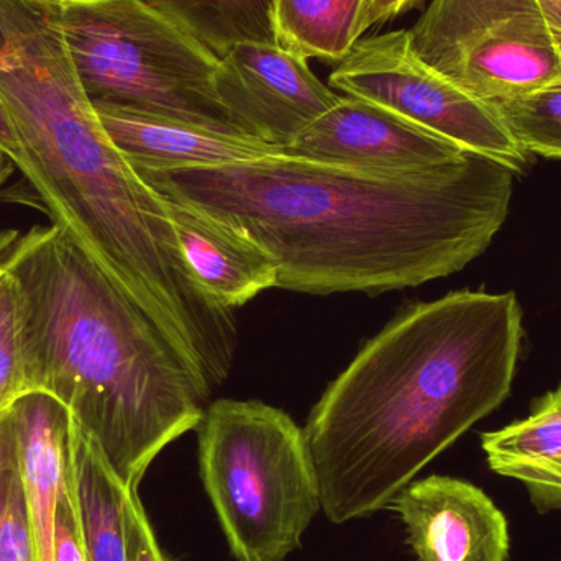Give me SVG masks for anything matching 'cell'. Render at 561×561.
Here are the masks:
<instances>
[{
    "label": "cell",
    "mask_w": 561,
    "mask_h": 561,
    "mask_svg": "<svg viewBox=\"0 0 561 561\" xmlns=\"http://www.w3.org/2000/svg\"><path fill=\"white\" fill-rule=\"evenodd\" d=\"M19 465L16 432L12 409L0 415V474Z\"/></svg>",
    "instance_id": "25"
},
{
    "label": "cell",
    "mask_w": 561,
    "mask_h": 561,
    "mask_svg": "<svg viewBox=\"0 0 561 561\" xmlns=\"http://www.w3.org/2000/svg\"><path fill=\"white\" fill-rule=\"evenodd\" d=\"M125 524H127V561H168L158 546L157 536L145 513L138 490L128 493Z\"/></svg>",
    "instance_id": "22"
},
{
    "label": "cell",
    "mask_w": 561,
    "mask_h": 561,
    "mask_svg": "<svg viewBox=\"0 0 561 561\" xmlns=\"http://www.w3.org/2000/svg\"><path fill=\"white\" fill-rule=\"evenodd\" d=\"M217 56L243 42H276V0H144Z\"/></svg>",
    "instance_id": "17"
},
{
    "label": "cell",
    "mask_w": 561,
    "mask_h": 561,
    "mask_svg": "<svg viewBox=\"0 0 561 561\" xmlns=\"http://www.w3.org/2000/svg\"><path fill=\"white\" fill-rule=\"evenodd\" d=\"M55 15L92 102L245 135L217 98L219 56L160 10L144 0H55Z\"/></svg>",
    "instance_id": "5"
},
{
    "label": "cell",
    "mask_w": 561,
    "mask_h": 561,
    "mask_svg": "<svg viewBox=\"0 0 561 561\" xmlns=\"http://www.w3.org/2000/svg\"><path fill=\"white\" fill-rule=\"evenodd\" d=\"M3 265L19 283L35 391L65 405L128 490L197 431L207 398L150 317L58 229L16 233Z\"/></svg>",
    "instance_id": "3"
},
{
    "label": "cell",
    "mask_w": 561,
    "mask_h": 561,
    "mask_svg": "<svg viewBox=\"0 0 561 561\" xmlns=\"http://www.w3.org/2000/svg\"><path fill=\"white\" fill-rule=\"evenodd\" d=\"M12 415L36 561H55L56 514L71 477V417L39 391L20 398Z\"/></svg>",
    "instance_id": "12"
},
{
    "label": "cell",
    "mask_w": 561,
    "mask_h": 561,
    "mask_svg": "<svg viewBox=\"0 0 561 561\" xmlns=\"http://www.w3.org/2000/svg\"><path fill=\"white\" fill-rule=\"evenodd\" d=\"M0 561H36L19 465L0 474Z\"/></svg>",
    "instance_id": "20"
},
{
    "label": "cell",
    "mask_w": 561,
    "mask_h": 561,
    "mask_svg": "<svg viewBox=\"0 0 561 561\" xmlns=\"http://www.w3.org/2000/svg\"><path fill=\"white\" fill-rule=\"evenodd\" d=\"M35 392L25 340L22 290L12 273L0 265V415L23 396Z\"/></svg>",
    "instance_id": "19"
},
{
    "label": "cell",
    "mask_w": 561,
    "mask_h": 561,
    "mask_svg": "<svg viewBox=\"0 0 561 561\" xmlns=\"http://www.w3.org/2000/svg\"><path fill=\"white\" fill-rule=\"evenodd\" d=\"M201 478L237 561H284L322 511L312 455L286 412L220 399L197 427Z\"/></svg>",
    "instance_id": "4"
},
{
    "label": "cell",
    "mask_w": 561,
    "mask_h": 561,
    "mask_svg": "<svg viewBox=\"0 0 561 561\" xmlns=\"http://www.w3.org/2000/svg\"><path fill=\"white\" fill-rule=\"evenodd\" d=\"M15 237L16 232L0 233V265H2L3 255H5L7 250L10 249V245H12Z\"/></svg>",
    "instance_id": "27"
},
{
    "label": "cell",
    "mask_w": 561,
    "mask_h": 561,
    "mask_svg": "<svg viewBox=\"0 0 561 561\" xmlns=\"http://www.w3.org/2000/svg\"><path fill=\"white\" fill-rule=\"evenodd\" d=\"M417 561H510L507 517L481 488L432 474L409 483L389 504Z\"/></svg>",
    "instance_id": "10"
},
{
    "label": "cell",
    "mask_w": 561,
    "mask_h": 561,
    "mask_svg": "<svg viewBox=\"0 0 561 561\" xmlns=\"http://www.w3.org/2000/svg\"><path fill=\"white\" fill-rule=\"evenodd\" d=\"M516 294L455 290L414 304L330 382L304 434L333 524L386 510L513 389L523 345Z\"/></svg>",
    "instance_id": "2"
},
{
    "label": "cell",
    "mask_w": 561,
    "mask_h": 561,
    "mask_svg": "<svg viewBox=\"0 0 561 561\" xmlns=\"http://www.w3.org/2000/svg\"><path fill=\"white\" fill-rule=\"evenodd\" d=\"M542 3L547 13H549L550 20H552L553 26H556L557 33H559L561 42V0H542Z\"/></svg>",
    "instance_id": "26"
},
{
    "label": "cell",
    "mask_w": 561,
    "mask_h": 561,
    "mask_svg": "<svg viewBox=\"0 0 561 561\" xmlns=\"http://www.w3.org/2000/svg\"><path fill=\"white\" fill-rule=\"evenodd\" d=\"M163 196V194H161ZM164 197L184 262L217 306L236 310L278 283L275 260L196 207Z\"/></svg>",
    "instance_id": "13"
},
{
    "label": "cell",
    "mask_w": 561,
    "mask_h": 561,
    "mask_svg": "<svg viewBox=\"0 0 561 561\" xmlns=\"http://www.w3.org/2000/svg\"><path fill=\"white\" fill-rule=\"evenodd\" d=\"M491 104L527 154L561 161V82Z\"/></svg>",
    "instance_id": "18"
},
{
    "label": "cell",
    "mask_w": 561,
    "mask_h": 561,
    "mask_svg": "<svg viewBox=\"0 0 561 561\" xmlns=\"http://www.w3.org/2000/svg\"><path fill=\"white\" fill-rule=\"evenodd\" d=\"M368 0H276L280 48L310 59L340 62L363 33Z\"/></svg>",
    "instance_id": "16"
},
{
    "label": "cell",
    "mask_w": 561,
    "mask_h": 561,
    "mask_svg": "<svg viewBox=\"0 0 561 561\" xmlns=\"http://www.w3.org/2000/svg\"><path fill=\"white\" fill-rule=\"evenodd\" d=\"M55 561H88L76 506L72 463L68 488L62 494L56 514Z\"/></svg>",
    "instance_id": "21"
},
{
    "label": "cell",
    "mask_w": 561,
    "mask_h": 561,
    "mask_svg": "<svg viewBox=\"0 0 561 561\" xmlns=\"http://www.w3.org/2000/svg\"><path fill=\"white\" fill-rule=\"evenodd\" d=\"M481 448L493 473L524 484L537 513L561 511V386L526 419L481 435Z\"/></svg>",
    "instance_id": "14"
},
{
    "label": "cell",
    "mask_w": 561,
    "mask_h": 561,
    "mask_svg": "<svg viewBox=\"0 0 561 561\" xmlns=\"http://www.w3.org/2000/svg\"><path fill=\"white\" fill-rule=\"evenodd\" d=\"M0 153L5 154L15 168H19V164L22 163V144H20L15 124H13L9 111L3 105L2 99H0Z\"/></svg>",
    "instance_id": "24"
},
{
    "label": "cell",
    "mask_w": 561,
    "mask_h": 561,
    "mask_svg": "<svg viewBox=\"0 0 561 561\" xmlns=\"http://www.w3.org/2000/svg\"><path fill=\"white\" fill-rule=\"evenodd\" d=\"M289 150L307 160L379 171L424 170L458 160L467 151L382 105L352 95L312 122Z\"/></svg>",
    "instance_id": "9"
},
{
    "label": "cell",
    "mask_w": 561,
    "mask_h": 561,
    "mask_svg": "<svg viewBox=\"0 0 561 561\" xmlns=\"http://www.w3.org/2000/svg\"><path fill=\"white\" fill-rule=\"evenodd\" d=\"M415 55L481 101L561 82V42L542 0H432L409 28Z\"/></svg>",
    "instance_id": "6"
},
{
    "label": "cell",
    "mask_w": 561,
    "mask_h": 561,
    "mask_svg": "<svg viewBox=\"0 0 561 561\" xmlns=\"http://www.w3.org/2000/svg\"><path fill=\"white\" fill-rule=\"evenodd\" d=\"M13 163L5 157V154L0 153V187L5 183L7 178H9L10 171L13 170Z\"/></svg>",
    "instance_id": "28"
},
{
    "label": "cell",
    "mask_w": 561,
    "mask_h": 561,
    "mask_svg": "<svg viewBox=\"0 0 561 561\" xmlns=\"http://www.w3.org/2000/svg\"><path fill=\"white\" fill-rule=\"evenodd\" d=\"M214 85L242 134L284 148L342 99L278 43H237L220 56Z\"/></svg>",
    "instance_id": "8"
},
{
    "label": "cell",
    "mask_w": 561,
    "mask_h": 561,
    "mask_svg": "<svg viewBox=\"0 0 561 561\" xmlns=\"http://www.w3.org/2000/svg\"><path fill=\"white\" fill-rule=\"evenodd\" d=\"M329 82L336 91L382 105L463 150L493 158L516 174L529 163V154L514 140L494 105L428 68L412 49L409 30L359 38L330 72Z\"/></svg>",
    "instance_id": "7"
},
{
    "label": "cell",
    "mask_w": 561,
    "mask_h": 561,
    "mask_svg": "<svg viewBox=\"0 0 561 561\" xmlns=\"http://www.w3.org/2000/svg\"><path fill=\"white\" fill-rule=\"evenodd\" d=\"M137 173L265 250L278 266L276 287L313 296H375L461 272L506 222L516 178L473 151L412 171L340 167L289 150Z\"/></svg>",
    "instance_id": "1"
},
{
    "label": "cell",
    "mask_w": 561,
    "mask_h": 561,
    "mask_svg": "<svg viewBox=\"0 0 561 561\" xmlns=\"http://www.w3.org/2000/svg\"><path fill=\"white\" fill-rule=\"evenodd\" d=\"M71 463L88 561H127L125 507L128 493L135 490L121 483L98 445L72 419Z\"/></svg>",
    "instance_id": "15"
},
{
    "label": "cell",
    "mask_w": 561,
    "mask_h": 561,
    "mask_svg": "<svg viewBox=\"0 0 561 561\" xmlns=\"http://www.w3.org/2000/svg\"><path fill=\"white\" fill-rule=\"evenodd\" d=\"M425 0H368L363 19V30L373 28L381 23L392 22L398 16L419 9Z\"/></svg>",
    "instance_id": "23"
},
{
    "label": "cell",
    "mask_w": 561,
    "mask_h": 561,
    "mask_svg": "<svg viewBox=\"0 0 561 561\" xmlns=\"http://www.w3.org/2000/svg\"><path fill=\"white\" fill-rule=\"evenodd\" d=\"M92 104L112 144L135 171L224 167L289 151L259 138L224 134L125 105Z\"/></svg>",
    "instance_id": "11"
}]
</instances>
